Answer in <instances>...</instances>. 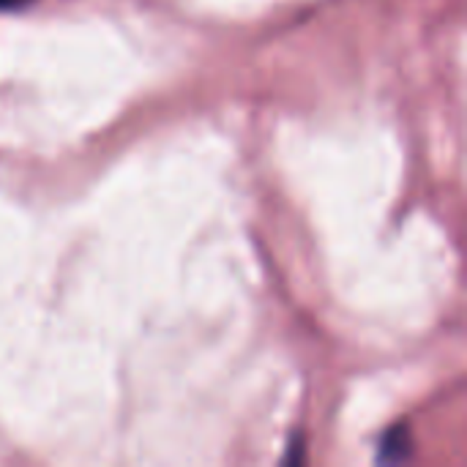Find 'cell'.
<instances>
[{"label": "cell", "instance_id": "1", "mask_svg": "<svg viewBox=\"0 0 467 467\" xmlns=\"http://www.w3.org/2000/svg\"><path fill=\"white\" fill-rule=\"evenodd\" d=\"M410 454V441H408V430L405 427H397L391 430L386 438H383V446H380V460L383 462H400Z\"/></svg>", "mask_w": 467, "mask_h": 467}, {"label": "cell", "instance_id": "2", "mask_svg": "<svg viewBox=\"0 0 467 467\" xmlns=\"http://www.w3.org/2000/svg\"><path fill=\"white\" fill-rule=\"evenodd\" d=\"M25 0H0V8H16V5H22Z\"/></svg>", "mask_w": 467, "mask_h": 467}]
</instances>
